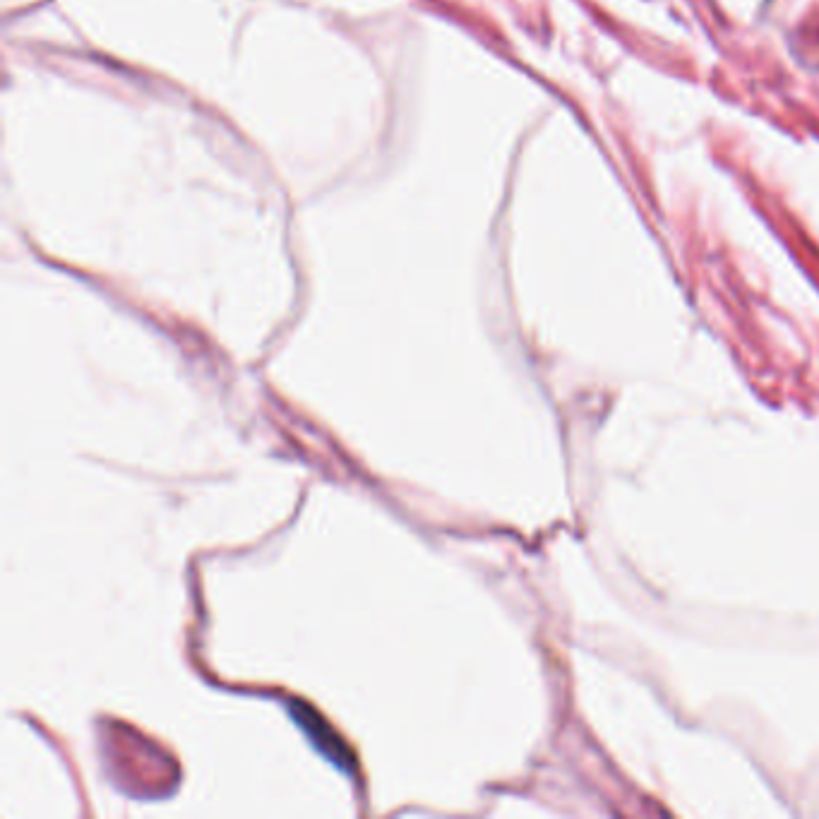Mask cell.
Listing matches in <instances>:
<instances>
[{
	"mask_svg": "<svg viewBox=\"0 0 819 819\" xmlns=\"http://www.w3.org/2000/svg\"><path fill=\"white\" fill-rule=\"evenodd\" d=\"M291 711H294L298 726H301L303 731H306L310 738H313V743L320 747L322 755L330 757L332 762L339 764V767H342L344 771L354 767L356 759H354V755H351L349 747L344 745V740L339 738V735L334 733L332 728L327 726V723L322 721L320 716L308 707V704L298 702V704H294V707H291Z\"/></svg>",
	"mask_w": 819,
	"mask_h": 819,
	"instance_id": "6da1fadb",
	"label": "cell"
}]
</instances>
